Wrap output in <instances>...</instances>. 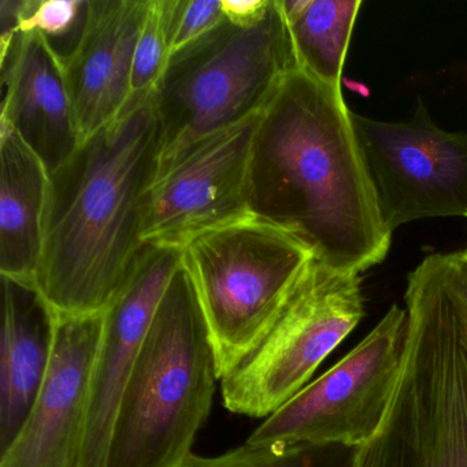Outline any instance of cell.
<instances>
[{
  "label": "cell",
  "instance_id": "cell-20",
  "mask_svg": "<svg viewBox=\"0 0 467 467\" xmlns=\"http://www.w3.org/2000/svg\"><path fill=\"white\" fill-rule=\"evenodd\" d=\"M169 57L223 23V0H163Z\"/></svg>",
  "mask_w": 467,
  "mask_h": 467
},
{
  "label": "cell",
  "instance_id": "cell-19",
  "mask_svg": "<svg viewBox=\"0 0 467 467\" xmlns=\"http://www.w3.org/2000/svg\"><path fill=\"white\" fill-rule=\"evenodd\" d=\"M321 448L245 441L215 456L193 453L184 467H321L317 452Z\"/></svg>",
  "mask_w": 467,
  "mask_h": 467
},
{
  "label": "cell",
  "instance_id": "cell-8",
  "mask_svg": "<svg viewBox=\"0 0 467 467\" xmlns=\"http://www.w3.org/2000/svg\"><path fill=\"white\" fill-rule=\"evenodd\" d=\"M358 146L385 228L439 217L467 218V132L431 121L422 100L409 121L351 113Z\"/></svg>",
  "mask_w": 467,
  "mask_h": 467
},
{
  "label": "cell",
  "instance_id": "cell-13",
  "mask_svg": "<svg viewBox=\"0 0 467 467\" xmlns=\"http://www.w3.org/2000/svg\"><path fill=\"white\" fill-rule=\"evenodd\" d=\"M0 43V125L12 128L54 173L81 143L64 59L37 32H17Z\"/></svg>",
  "mask_w": 467,
  "mask_h": 467
},
{
  "label": "cell",
  "instance_id": "cell-25",
  "mask_svg": "<svg viewBox=\"0 0 467 467\" xmlns=\"http://www.w3.org/2000/svg\"><path fill=\"white\" fill-rule=\"evenodd\" d=\"M462 255H463L464 261H466L467 264V247L466 250L462 251Z\"/></svg>",
  "mask_w": 467,
  "mask_h": 467
},
{
  "label": "cell",
  "instance_id": "cell-17",
  "mask_svg": "<svg viewBox=\"0 0 467 467\" xmlns=\"http://www.w3.org/2000/svg\"><path fill=\"white\" fill-rule=\"evenodd\" d=\"M89 0H12L17 32L43 35L59 53L61 43H69V53L78 43L86 23Z\"/></svg>",
  "mask_w": 467,
  "mask_h": 467
},
{
  "label": "cell",
  "instance_id": "cell-4",
  "mask_svg": "<svg viewBox=\"0 0 467 467\" xmlns=\"http://www.w3.org/2000/svg\"><path fill=\"white\" fill-rule=\"evenodd\" d=\"M297 69L280 0H270L250 23L223 18L169 57L152 92L161 135L158 174L203 139L261 114Z\"/></svg>",
  "mask_w": 467,
  "mask_h": 467
},
{
  "label": "cell",
  "instance_id": "cell-23",
  "mask_svg": "<svg viewBox=\"0 0 467 467\" xmlns=\"http://www.w3.org/2000/svg\"><path fill=\"white\" fill-rule=\"evenodd\" d=\"M341 86L346 87L348 91L355 92V94L360 95L363 98H370V88L365 84L359 83V81L352 80V78H343L341 80Z\"/></svg>",
  "mask_w": 467,
  "mask_h": 467
},
{
  "label": "cell",
  "instance_id": "cell-12",
  "mask_svg": "<svg viewBox=\"0 0 467 467\" xmlns=\"http://www.w3.org/2000/svg\"><path fill=\"white\" fill-rule=\"evenodd\" d=\"M149 0H89L78 43L64 58L80 140L122 116L132 102L136 43Z\"/></svg>",
  "mask_w": 467,
  "mask_h": 467
},
{
  "label": "cell",
  "instance_id": "cell-18",
  "mask_svg": "<svg viewBox=\"0 0 467 467\" xmlns=\"http://www.w3.org/2000/svg\"><path fill=\"white\" fill-rule=\"evenodd\" d=\"M168 61L169 43L163 0H149L133 58L132 99L152 95Z\"/></svg>",
  "mask_w": 467,
  "mask_h": 467
},
{
  "label": "cell",
  "instance_id": "cell-22",
  "mask_svg": "<svg viewBox=\"0 0 467 467\" xmlns=\"http://www.w3.org/2000/svg\"><path fill=\"white\" fill-rule=\"evenodd\" d=\"M270 0H223V15L234 23H250L266 10Z\"/></svg>",
  "mask_w": 467,
  "mask_h": 467
},
{
  "label": "cell",
  "instance_id": "cell-24",
  "mask_svg": "<svg viewBox=\"0 0 467 467\" xmlns=\"http://www.w3.org/2000/svg\"><path fill=\"white\" fill-rule=\"evenodd\" d=\"M351 467H395L385 462L376 461V459H362V461L354 462Z\"/></svg>",
  "mask_w": 467,
  "mask_h": 467
},
{
  "label": "cell",
  "instance_id": "cell-10",
  "mask_svg": "<svg viewBox=\"0 0 467 467\" xmlns=\"http://www.w3.org/2000/svg\"><path fill=\"white\" fill-rule=\"evenodd\" d=\"M182 264V248L144 243L124 285L103 313L78 467H105L125 384L158 306Z\"/></svg>",
  "mask_w": 467,
  "mask_h": 467
},
{
  "label": "cell",
  "instance_id": "cell-7",
  "mask_svg": "<svg viewBox=\"0 0 467 467\" xmlns=\"http://www.w3.org/2000/svg\"><path fill=\"white\" fill-rule=\"evenodd\" d=\"M407 330L406 308L393 305L357 347L265 418L247 441L354 450L368 444L398 393Z\"/></svg>",
  "mask_w": 467,
  "mask_h": 467
},
{
  "label": "cell",
  "instance_id": "cell-9",
  "mask_svg": "<svg viewBox=\"0 0 467 467\" xmlns=\"http://www.w3.org/2000/svg\"><path fill=\"white\" fill-rule=\"evenodd\" d=\"M261 114L203 139L158 174L143 243L184 248L193 237L250 214L248 173Z\"/></svg>",
  "mask_w": 467,
  "mask_h": 467
},
{
  "label": "cell",
  "instance_id": "cell-16",
  "mask_svg": "<svg viewBox=\"0 0 467 467\" xmlns=\"http://www.w3.org/2000/svg\"><path fill=\"white\" fill-rule=\"evenodd\" d=\"M299 67L341 87L360 0H280Z\"/></svg>",
  "mask_w": 467,
  "mask_h": 467
},
{
  "label": "cell",
  "instance_id": "cell-2",
  "mask_svg": "<svg viewBox=\"0 0 467 467\" xmlns=\"http://www.w3.org/2000/svg\"><path fill=\"white\" fill-rule=\"evenodd\" d=\"M152 95L84 139L50 174L36 284L57 313L103 314L143 247L150 191L160 171Z\"/></svg>",
  "mask_w": 467,
  "mask_h": 467
},
{
  "label": "cell",
  "instance_id": "cell-1",
  "mask_svg": "<svg viewBox=\"0 0 467 467\" xmlns=\"http://www.w3.org/2000/svg\"><path fill=\"white\" fill-rule=\"evenodd\" d=\"M341 87L292 72L262 111L248 173L250 214L305 243L317 261L362 275L384 261L385 228Z\"/></svg>",
  "mask_w": 467,
  "mask_h": 467
},
{
  "label": "cell",
  "instance_id": "cell-21",
  "mask_svg": "<svg viewBox=\"0 0 467 467\" xmlns=\"http://www.w3.org/2000/svg\"><path fill=\"white\" fill-rule=\"evenodd\" d=\"M440 256L462 335L467 340V264L462 253L440 254Z\"/></svg>",
  "mask_w": 467,
  "mask_h": 467
},
{
  "label": "cell",
  "instance_id": "cell-15",
  "mask_svg": "<svg viewBox=\"0 0 467 467\" xmlns=\"http://www.w3.org/2000/svg\"><path fill=\"white\" fill-rule=\"evenodd\" d=\"M50 171L0 125V275L36 281L45 243Z\"/></svg>",
  "mask_w": 467,
  "mask_h": 467
},
{
  "label": "cell",
  "instance_id": "cell-11",
  "mask_svg": "<svg viewBox=\"0 0 467 467\" xmlns=\"http://www.w3.org/2000/svg\"><path fill=\"white\" fill-rule=\"evenodd\" d=\"M102 330L103 314L58 313L47 376L0 467H78Z\"/></svg>",
  "mask_w": 467,
  "mask_h": 467
},
{
  "label": "cell",
  "instance_id": "cell-6",
  "mask_svg": "<svg viewBox=\"0 0 467 467\" xmlns=\"http://www.w3.org/2000/svg\"><path fill=\"white\" fill-rule=\"evenodd\" d=\"M365 316L362 277L314 261L253 348L221 377L223 406L267 418L310 382Z\"/></svg>",
  "mask_w": 467,
  "mask_h": 467
},
{
  "label": "cell",
  "instance_id": "cell-5",
  "mask_svg": "<svg viewBox=\"0 0 467 467\" xmlns=\"http://www.w3.org/2000/svg\"><path fill=\"white\" fill-rule=\"evenodd\" d=\"M314 261L305 243L253 214L204 232L182 248L220 379L253 348Z\"/></svg>",
  "mask_w": 467,
  "mask_h": 467
},
{
  "label": "cell",
  "instance_id": "cell-3",
  "mask_svg": "<svg viewBox=\"0 0 467 467\" xmlns=\"http://www.w3.org/2000/svg\"><path fill=\"white\" fill-rule=\"evenodd\" d=\"M217 381L212 336L182 262L125 384L105 467H184Z\"/></svg>",
  "mask_w": 467,
  "mask_h": 467
},
{
  "label": "cell",
  "instance_id": "cell-14",
  "mask_svg": "<svg viewBox=\"0 0 467 467\" xmlns=\"http://www.w3.org/2000/svg\"><path fill=\"white\" fill-rule=\"evenodd\" d=\"M58 313L36 281L2 275L0 452L23 428L53 359Z\"/></svg>",
  "mask_w": 467,
  "mask_h": 467
}]
</instances>
